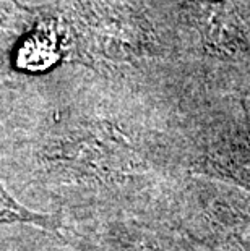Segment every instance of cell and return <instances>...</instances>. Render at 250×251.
<instances>
[{"label": "cell", "mask_w": 250, "mask_h": 251, "mask_svg": "<svg viewBox=\"0 0 250 251\" xmlns=\"http://www.w3.org/2000/svg\"><path fill=\"white\" fill-rule=\"evenodd\" d=\"M58 58L57 37L51 28H39L20 46L17 63L23 70L41 72L54 65Z\"/></svg>", "instance_id": "cell-1"}, {"label": "cell", "mask_w": 250, "mask_h": 251, "mask_svg": "<svg viewBox=\"0 0 250 251\" xmlns=\"http://www.w3.org/2000/svg\"><path fill=\"white\" fill-rule=\"evenodd\" d=\"M38 224L41 227H56L54 219L47 214H38V212L28 209L3 188L0 183V226L3 224Z\"/></svg>", "instance_id": "cell-2"}]
</instances>
